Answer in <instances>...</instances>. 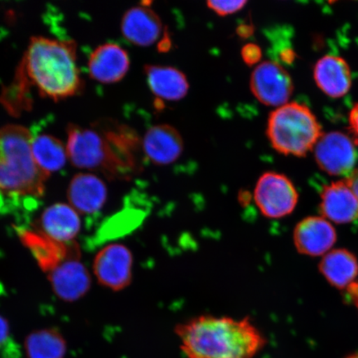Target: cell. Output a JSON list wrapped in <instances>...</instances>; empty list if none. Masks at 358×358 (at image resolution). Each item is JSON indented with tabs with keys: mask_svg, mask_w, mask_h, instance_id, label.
Instances as JSON below:
<instances>
[{
	"mask_svg": "<svg viewBox=\"0 0 358 358\" xmlns=\"http://www.w3.org/2000/svg\"><path fill=\"white\" fill-rule=\"evenodd\" d=\"M42 97L58 101L82 92L83 82L77 64V44L34 36L30 39L12 83L0 93V104L13 115L33 106L32 89Z\"/></svg>",
	"mask_w": 358,
	"mask_h": 358,
	"instance_id": "1",
	"label": "cell"
},
{
	"mask_svg": "<svg viewBox=\"0 0 358 358\" xmlns=\"http://www.w3.org/2000/svg\"><path fill=\"white\" fill-rule=\"evenodd\" d=\"M138 140L131 128L113 120L92 127H67L69 159L79 169L100 172L109 179H127L136 171Z\"/></svg>",
	"mask_w": 358,
	"mask_h": 358,
	"instance_id": "2",
	"label": "cell"
},
{
	"mask_svg": "<svg viewBox=\"0 0 358 358\" xmlns=\"http://www.w3.org/2000/svg\"><path fill=\"white\" fill-rule=\"evenodd\" d=\"M185 358H252L266 339L249 317L203 315L176 326Z\"/></svg>",
	"mask_w": 358,
	"mask_h": 358,
	"instance_id": "3",
	"label": "cell"
},
{
	"mask_svg": "<svg viewBox=\"0 0 358 358\" xmlns=\"http://www.w3.org/2000/svg\"><path fill=\"white\" fill-rule=\"evenodd\" d=\"M33 134L20 124L0 127V196L39 198L49 176L38 166Z\"/></svg>",
	"mask_w": 358,
	"mask_h": 358,
	"instance_id": "4",
	"label": "cell"
},
{
	"mask_svg": "<svg viewBox=\"0 0 358 358\" xmlns=\"http://www.w3.org/2000/svg\"><path fill=\"white\" fill-rule=\"evenodd\" d=\"M266 134L279 153L304 157L313 150L323 132L315 115L307 106L288 102L271 112Z\"/></svg>",
	"mask_w": 358,
	"mask_h": 358,
	"instance_id": "5",
	"label": "cell"
},
{
	"mask_svg": "<svg viewBox=\"0 0 358 358\" xmlns=\"http://www.w3.org/2000/svg\"><path fill=\"white\" fill-rule=\"evenodd\" d=\"M254 200L259 212L268 219L287 217L296 208V187L284 174L266 172L259 178L254 190Z\"/></svg>",
	"mask_w": 358,
	"mask_h": 358,
	"instance_id": "6",
	"label": "cell"
},
{
	"mask_svg": "<svg viewBox=\"0 0 358 358\" xmlns=\"http://www.w3.org/2000/svg\"><path fill=\"white\" fill-rule=\"evenodd\" d=\"M357 145L355 140L343 132L322 134L313 148L317 166L330 176L348 177L355 170Z\"/></svg>",
	"mask_w": 358,
	"mask_h": 358,
	"instance_id": "7",
	"label": "cell"
},
{
	"mask_svg": "<svg viewBox=\"0 0 358 358\" xmlns=\"http://www.w3.org/2000/svg\"><path fill=\"white\" fill-rule=\"evenodd\" d=\"M250 87L255 97L267 106L287 104L294 92V84L283 66L273 61L258 64L250 77Z\"/></svg>",
	"mask_w": 358,
	"mask_h": 358,
	"instance_id": "8",
	"label": "cell"
},
{
	"mask_svg": "<svg viewBox=\"0 0 358 358\" xmlns=\"http://www.w3.org/2000/svg\"><path fill=\"white\" fill-rule=\"evenodd\" d=\"M133 256L127 246H106L94 259L93 270L99 283L114 291L128 287L132 281Z\"/></svg>",
	"mask_w": 358,
	"mask_h": 358,
	"instance_id": "9",
	"label": "cell"
},
{
	"mask_svg": "<svg viewBox=\"0 0 358 358\" xmlns=\"http://www.w3.org/2000/svg\"><path fill=\"white\" fill-rule=\"evenodd\" d=\"M80 257L67 259L48 273L53 291L62 301H77L91 289V275Z\"/></svg>",
	"mask_w": 358,
	"mask_h": 358,
	"instance_id": "10",
	"label": "cell"
},
{
	"mask_svg": "<svg viewBox=\"0 0 358 358\" xmlns=\"http://www.w3.org/2000/svg\"><path fill=\"white\" fill-rule=\"evenodd\" d=\"M293 238L299 253L320 257L333 248L337 241V234L332 224L324 217H308L295 227Z\"/></svg>",
	"mask_w": 358,
	"mask_h": 358,
	"instance_id": "11",
	"label": "cell"
},
{
	"mask_svg": "<svg viewBox=\"0 0 358 358\" xmlns=\"http://www.w3.org/2000/svg\"><path fill=\"white\" fill-rule=\"evenodd\" d=\"M129 66L128 52L114 43L98 46L90 55L88 61L90 77L105 84L120 82L127 74Z\"/></svg>",
	"mask_w": 358,
	"mask_h": 358,
	"instance_id": "12",
	"label": "cell"
},
{
	"mask_svg": "<svg viewBox=\"0 0 358 358\" xmlns=\"http://www.w3.org/2000/svg\"><path fill=\"white\" fill-rule=\"evenodd\" d=\"M20 232L22 243L32 252L39 266L47 274L66 259L80 257L79 245L75 241L58 243L40 231Z\"/></svg>",
	"mask_w": 358,
	"mask_h": 358,
	"instance_id": "13",
	"label": "cell"
},
{
	"mask_svg": "<svg viewBox=\"0 0 358 358\" xmlns=\"http://www.w3.org/2000/svg\"><path fill=\"white\" fill-rule=\"evenodd\" d=\"M120 29L129 42L136 46L149 47L161 37L163 24L158 15L145 4L125 12Z\"/></svg>",
	"mask_w": 358,
	"mask_h": 358,
	"instance_id": "14",
	"label": "cell"
},
{
	"mask_svg": "<svg viewBox=\"0 0 358 358\" xmlns=\"http://www.w3.org/2000/svg\"><path fill=\"white\" fill-rule=\"evenodd\" d=\"M148 159L156 165L176 162L183 151L181 134L171 125L158 124L148 129L142 141Z\"/></svg>",
	"mask_w": 358,
	"mask_h": 358,
	"instance_id": "15",
	"label": "cell"
},
{
	"mask_svg": "<svg viewBox=\"0 0 358 358\" xmlns=\"http://www.w3.org/2000/svg\"><path fill=\"white\" fill-rule=\"evenodd\" d=\"M320 212L323 217L337 224H347L358 219V199L345 180L324 187Z\"/></svg>",
	"mask_w": 358,
	"mask_h": 358,
	"instance_id": "16",
	"label": "cell"
},
{
	"mask_svg": "<svg viewBox=\"0 0 358 358\" xmlns=\"http://www.w3.org/2000/svg\"><path fill=\"white\" fill-rule=\"evenodd\" d=\"M67 199L80 214H93L104 207L107 199L105 182L92 173H78L70 182Z\"/></svg>",
	"mask_w": 358,
	"mask_h": 358,
	"instance_id": "17",
	"label": "cell"
},
{
	"mask_svg": "<svg viewBox=\"0 0 358 358\" xmlns=\"http://www.w3.org/2000/svg\"><path fill=\"white\" fill-rule=\"evenodd\" d=\"M313 78L317 87L334 99L347 95L352 87L350 66L338 56L326 55L320 58L313 69Z\"/></svg>",
	"mask_w": 358,
	"mask_h": 358,
	"instance_id": "18",
	"label": "cell"
},
{
	"mask_svg": "<svg viewBox=\"0 0 358 358\" xmlns=\"http://www.w3.org/2000/svg\"><path fill=\"white\" fill-rule=\"evenodd\" d=\"M40 231L58 243L73 241L80 230L78 213L65 203H57L45 209L40 217Z\"/></svg>",
	"mask_w": 358,
	"mask_h": 358,
	"instance_id": "19",
	"label": "cell"
},
{
	"mask_svg": "<svg viewBox=\"0 0 358 358\" xmlns=\"http://www.w3.org/2000/svg\"><path fill=\"white\" fill-rule=\"evenodd\" d=\"M145 71L147 83L159 101H179L189 92L186 76L176 67L150 65L145 66Z\"/></svg>",
	"mask_w": 358,
	"mask_h": 358,
	"instance_id": "20",
	"label": "cell"
},
{
	"mask_svg": "<svg viewBox=\"0 0 358 358\" xmlns=\"http://www.w3.org/2000/svg\"><path fill=\"white\" fill-rule=\"evenodd\" d=\"M319 268L329 283L339 289L348 288L358 275L357 258L346 249H336L327 253Z\"/></svg>",
	"mask_w": 358,
	"mask_h": 358,
	"instance_id": "21",
	"label": "cell"
},
{
	"mask_svg": "<svg viewBox=\"0 0 358 358\" xmlns=\"http://www.w3.org/2000/svg\"><path fill=\"white\" fill-rule=\"evenodd\" d=\"M32 151L38 166L49 176L64 168L69 159L66 146L59 138L49 134L33 136Z\"/></svg>",
	"mask_w": 358,
	"mask_h": 358,
	"instance_id": "22",
	"label": "cell"
},
{
	"mask_svg": "<svg viewBox=\"0 0 358 358\" xmlns=\"http://www.w3.org/2000/svg\"><path fill=\"white\" fill-rule=\"evenodd\" d=\"M27 358H64L66 343L56 329H45L31 333L26 338Z\"/></svg>",
	"mask_w": 358,
	"mask_h": 358,
	"instance_id": "23",
	"label": "cell"
},
{
	"mask_svg": "<svg viewBox=\"0 0 358 358\" xmlns=\"http://www.w3.org/2000/svg\"><path fill=\"white\" fill-rule=\"evenodd\" d=\"M246 3L248 2L243 1V0H237V1H221V0L214 1L212 0L207 3V6L217 15L227 16L243 10Z\"/></svg>",
	"mask_w": 358,
	"mask_h": 358,
	"instance_id": "24",
	"label": "cell"
},
{
	"mask_svg": "<svg viewBox=\"0 0 358 358\" xmlns=\"http://www.w3.org/2000/svg\"><path fill=\"white\" fill-rule=\"evenodd\" d=\"M241 57L245 64L248 66H254L261 61L262 57V52L261 48L257 44L248 43L241 49Z\"/></svg>",
	"mask_w": 358,
	"mask_h": 358,
	"instance_id": "25",
	"label": "cell"
},
{
	"mask_svg": "<svg viewBox=\"0 0 358 358\" xmlns=\"http://www.w3.org/2000/svg\"><path fill=\"white\" fill-rule=\"evenodd\" d=\"M10 324L3 316L0 315V348L6 345L8 340L10 339Z\"/></svg>",
	"mask_w": 358,
	"mask_h": 358,
	"instance_id": "26",
	"label": "cell"
},
{
	"mask_svg": "<svg viewBox=\"0 0 358 358\" xmlns=\"http://www.w3.org/2000/svg\"><path fill=\"white\" fill-rule=\"evenodd\" d=\"M349 124L352 131L358 137V103L352 107L350 114H349Z\"/></svg>",
	"mask_w": 358,
	"mask_h": 358,
	"instance_id": "27",
	"label": "cell"
},
{
	"mask_svg": "<svg viewBox=\"0 0 358 358\" xmlns=\"http://www.w3.org/2000/svg\"><path fill=\"white\" fill-rule=\"evenodd\" d=\"M345 180L358 199V170L355 169L350 176L345 178Z\"/></svg>",
	"mask_w": 358,
	"mask_h": 358,
	"instance_id": "28",
	"label": "cell"
},
{
	"mask_svg": "<svg viewBox=\"0 0 358 358\" xmlns=\"http://www.w3.org/2000/svg\"><path fill=\"white\" fill-rule=\"evenodd\" d=\"M348 289L353 299V301H355L356 306L358 308V283L351 284L348 286Z\"/></svg>",
	"mask_w": 358,
	"mask_h": 358,
	"instance_id": "29",
	"label": "cell"
},
{
	"mask_svg": "<svg viewBox=\"0 0 358 358\" xmlns=\"http://www.w3.org/2000/svg\"><path fill=\"white\" fill-rule=\"evenodd\" d=\"M346 358H358V353H356V355H352L350 356H348Z\"/></svg>",
	"mask_w": 358,
	"mask_h": 358,
	"instance_id": "30",
	"label": "cell"
}]
</instances>
